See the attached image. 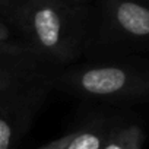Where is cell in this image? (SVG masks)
<instances>
[{
	"label": "cell",
	"mask_w": 149,
	"mask_h": 149,
	"mask_svg": "<svg viewBox=\"0 0 149 149\" xmlns=\"http://www.w3.org/2000/svg\"><path fill=\"white\" fill-rule=\"evenodd\" d=\"M16 18L22 42L51 69L76 64L89 47L91 13L82 0H48L19 9Z\"/></svg>",
	"instance_id": "obj_1"
},
{
	"label": "cell",
	"mask_w": 149,
	"mask_h": 149,
	"mask_svg": "<svg viewBox=\"0 0 149 149\" xmlns=\"http://www.w3.org/2000/svg\"><path fill=\"white\" fill-rule=\"evenodd\" d=\"M53 69L42 63L32 53L2 54L0 56V98L9 92L31 84Z\"/></svg>",
	"instance_id": "obj_5"
},
{
	"label": "cell",
	"mask_w": 149,
	"mask_h": 149,
	"mask_svg": "<svg viewBox=\"0 0 149 149\" xmlns=\"http://www.w3.org/2000/svg\"><path fill=\"white\" fill-rule=\"evenodd\" d=\"M53 89L98 102L149 101V60L110 58L54 69Z\"/></svg>",
	"instance_id": "obj_2"
},
{
	"label": "cell",
	"mask_w": 149,
	"mask_h": 149,
	"mask_svg": "<svg viewBox=\"0 0 149 149\" xmlns=\"http://www.w3.org/2000/svg\"><path fill=\"white\" fill-rule=\"evenodd\" d=\"M74 130H76V129H74ZM74 130H70V132L64 133L63 136L56 137L54 140H51L50 143H47V145H44V146H41L38 149H66L67 145L70 143L72 137L74 136Z\"/></svg>",
	"instance_id": "obj_8"
},
{
	"label": "cell",
	"mask_w": 149,
	"mask_h": 149,
	"mask_svg": "<svg viewBox=\"0 0 149 149\" xmlns=\"http://www.w3.org/2000/svg\"><path fill=\"white\" fill-rule=\"evenodd\" d=\"M10 2H13L19 9L22 8H26V6H32V5H37V3H42V2H48V0H10Z\"/></svg>",
	"instance_id": "obj_9"
},
{
	"label": "cell",
	"mask_w": 149,
	"mask_h": 149,
	"mask_svg": "<svg viewBox=\"0 0 149 149\" xmlns=\"http://www.w3.org/2000/svg\"><path fill=\"white\" fill-rule=\"evenodd\" d=\"M145 132L136 123L116 121L102 149H142Z\"/></svg>",
	"instance_id": "obj_7"
},
{
	"label": "cell",
	"mask_w": 149,
	"mask_h": 149,
	"mask_svg": "<svg viewBox=\"0 0 149 149\" xmlns=\"http://www.w3.org/2000/svg\"><path fill=\"white\" fill-rule=\"evenodd\" d=\"M116 121L105 117L86 121L74 130V136L66 149H102Z\"/></svg>",
	"instance_id": "obj_6"
},
{
	"label": "cell",
	"mask_w": 149,
	"mask_h": 149,
	"mask_svg": "<svg viewBox=\"0 0 149 149\" xmlns=\"http://www.w3.org/2000/svg\"><path fill=\"white\" fill-rule=\"evenodd\" d=\"M89 47L111 53L149 51V2L102 0L95 21L91 15Z\"/></svg>",
	"instance_id": "obj_3"
},
{
	"label": "cell",
	"mask_w": 149,
	"mask_h": 149,
	"mask_svg": "<svg viewBox=\"0 0 149 149\" xmlns=\"http://www.w3.org/2000/svg\"><path fill=\"white\" fill-rule=\"evenodd\" d=\"M51 72L0 98V149H15L29 130L53 89Z\"/></svg>",
	"instance_id": "obj_4"
}]
</instances>
